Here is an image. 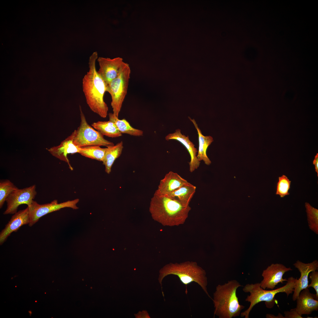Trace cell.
<instances>
[{
  "instance_id": "25",
  "label": "cell",
  "mask_w": 318,
  "mask_h": 318,
  "mask_svg": "<svg viewBox=\"0 0 318 318\" xmlns=\"http://www.w3.org/2000/svg\"><path fill=\"white\" fill-rule=\"evenodd\" d=\"M18 188L8 180H1L0 182V208L2 207L4 202L9 195Z\"/></svg>"
},
{
  "instance_id": "3",
  "label": "cell",
  "mask_w": 318,
  "mask_h": 318,
  "mask_svg": "<svg viewBox=\"0 0 318 318\" xmlns=\"http://www.w3.org/2000/svg\"><path fill=\"white\" fill-rule=\"evenodd\" d=\"M242 286L235 280L216 286L212 299L215 308L214 316L219 318H232L240 315L245 307L239 304L236 290Z\"/></svg>"
},
{
  "instance_id": "6",
  "label": "cell",
  "mask_w": 318,
  "mask_h": 318,
  "mask_svg": "<svg viewBox=\"0 0 318 318\" xmlns=\"http://www.w3.org/2000/svg\"><path fill=\"white\" fill-rule=\"evenodd\" d=\"M80 125L70 136L74 145L79 148L93 146L107 147L114 145L113 143L105 139L102 134L88 123L80 106Z\"/></svg>"
},
{
  "instance_id": "33",
  "label": "cell",
  "mask_w": 318,
  "mask_h": 318,
  "mask_svg": "<svg viewBox=\"0 0 318 318\" xmlns=\"http://www.w3.org/2000/svg\"><path fill=\"white\" fill-rule=\"evenodd\" d=\"M35 302H37V300H36V301H35Z\"/></svg>"
},
{
  "instance_id": "15",
  "label": "cell",
  "mask_w": 318,
  "mask_h": 318,
  "mask_svg": "<svg viewBox=\"0 0 318 318\" xmlns=\"http://www.w3.org/2000/svg\"><path fill=\"white\" fill-rule=\"evenodd\" d=\"M296 300L295 309L301 315L311 314L313 311L318 309V300L316 299L315 294L311 293L308 288L302 290Z\"/></svg>"
},
{
  "instance_id": "11",
  "label": "cell",
  "mask_w": 318,
  "mask_h": 318,
  "mask_svg": "<svg viewBox=\"0 0 318 318\" xmlns=\"http://www.w3.org/2000/svg\"><path fill=\"white\" fill-rule=\"evenodd\" d=\"M97 60L99 66L97 73L107 84L117 77L124 62L119 57L113 59L99 57Z\"/></svg>"
},
{
  "instance_id": "13",
  "label": "cell",
  "mask_w": 318,
  "mask_h": 318,
  "mask_svg": "<svg viewBox=\"0 0 318 318\" xmlns=\"http://www.w3.org/2000/svg\"><path fill=\"white\" fill-rule=\"evenodd\" d=\"M293 265L297 269L301 274L300 278L297 279L292 296L293 300L295 301L300 292L307 288L309 274L311 272L318 270V261L315 260L311 263L306 264L298 260Z\"/></svg>"
},
{
  "instance_id": "7",
  "label": "cell",
  "mask_w": 318,
  "mask_h": 318,
  "mask_svg": "<svg viewBox=\"0 0 318 318\" xmlns=\"http://www.w3.org/2000/svg\"><path fill=\"white\" fill-rule=\"evenodd\" d=\"M130 73L129 64L124 62L117 77L107 84V92L111 96L113 113L118 117L127 93Z\"/></svg>"
},
{
  "instance_id": "9",
  "label": "cell",
  "mask_w": 318,
  "mask_h": 318,
  "mask_svg": "<svg viewBox=\"0 0 318 318\" xmlns=\"http://www.w3.org/2000/svg\"><path fill=\"white\" fill-rule=\"evenodd\" d=\"M36 188L34 185L23 189L18 188L13 192L6 201L7 208L3 214H14L19 206L22 204L30 206L37 194Z\"/></svg>"
},
{
  "instance_id": "4",
  "label": "cell",
  "mask_w": 318,
  "mask_h": 318,
  "mask_svg": "<svg viewBox=\"0 0 318 318\" xmlns=\"http://www.w3.org/2000/svg\"><path fill=\"white\" fill-rule=\"evenodd\" d=\"M159 273L158 279L161 286L162 280L165 277L169 275H174L177 276L181 281L186 285V293H187V285L195 282L199 285L208 296L212 299L207 290L208 281L206 272L198 266L196 262L187 261L180 263H170L162 268Z\"/></svg>"
},
{
  "instance_id": "24",
  "label": "cell",
  "mask_w": 318,
  "mask_h": 318,
  "mask_svg": "<svg viewBox=\"0 0 318 318\" xmlns=\"http://www.w3.org/2000/svg\"><path fill=\"white\" fill-rule=\"evenodd\" d=\"M305 206L307 214L309 228L316 234H318V210L306 202Z\"/></svg>"
},
{
  "instance_id": "2",
  "label": "cell",
  "mask_w": 318,
  "mask_h": 318,
  "mask_svg": "<svg viewBox=\"0 0 318 318\" xmlns=\"http://www.w3.org/2000/svg\"><path fill=\"white\" fill-rule=\"evenodd\" d=\"M191 209L170 197L155 192L151 199L149 211L153 219L163 226H177L183 224Z\"/></svg>"
},
{
  "instance_id": "29",
  "label": "cell",
  "mask_w": 318,
  "mask_h": 318,
  "mask_svg": "<svg viewBox=\"0 0 318 318\" xmlns=\"http://www.w3.org/2000/svg\"><path fill=\"white\" fill-rule=\"evenodd\" d=\"M136 318H150L148 314L146 311H143L139 312L137 314H135Z\"/></svg>"
},
{
  "instance_id": "30",
  "label": "cell",
  "mask_w": 318,
  "mask_h": 318,
  "mask_svg": "<svg viewBox=\"0 0 318 318\" xmlns=\"http://www.w3.org/2000/svg\"><path fill=\"white\" fill-rule=\"evenodd\" d=\"M313 164L315 166V171L318 177V153H317L313 161Z\"/></svg>"
},
{
  "instance_id": "27",
  "label": "cell",
  "mask_w": 318,
  "mask_h": 318,
  "mask_svg": "<svg viewBox=\"0 0 318 318\" xmlns=\"http://www.w3.org/2000/svg\"><path fill=\"white\" fill-rule=\"evenodd\" d=\"M308 277L311 281L308 284L307 288L312 287L315 289L316 292V299L318 300V272L317 271L311 272L309 274Z\"/></svg>"
},
{
  "instance_id": "1",
  "label": "cell",
  "mask_w": 318,
  "mask_h": 318,
  "mask_svg": "<svg viewBox=\"0 0 318 318\" xmlns=\"http://www.w3.org/2000/svg\"><path fill=\"white\" fill-rule=\"evenodd\" d=\"M97 52H93L89 59V70L82 80V90L86 102L90 110L101 117L106 118L108 107L104 100L107 84L99 75L96 70Z\"/></svg>"
},
{
  "instance_id": "32",
  "label": "cell",
  "mask_w": 318,
  "mask_h": 318,
  "mask_svg": "<svg viewBox=\"0 0 318 318\" xmlns=\"http://www.w3.org/2000/svg\"><path fill=\"white\" fill-rule=\"evenodd\" d=\"M28 312H29V314L30 316H31V315L32 314V312L31 310H30V311H28Z\"/></svg>"
},
{
  "instance_id": "5",
  "label": "cell",
  "mask_w": 318,
  "mask_h": 318,
  "mask_svg": "<svg viewBox=\"0 0 318 318\" xmlns=\"http://www.w3.org/2000/svg\"><path fill=\"white\" fill-rule=\"evenodd\" d=\"M297 279V278L292 276L289 277L285 285L270 290L263 289L260 286V283H259L246 284L243 290L245 292L250 293V295L247 296L245 301L250 302V305L248 308L241 313V316L249 318V313L254 307L261 302H265L267 308H272L277 301L274 298L276 294L280 292H284L288 297L294 292Z\"/></svg>"
},
{
  "instance_id": "12",
  "label": "cell",
  "mask_w": 318,
  "mask_h": 318,
  "mask_svg": "<svg viewBox=\"0 0 318 318\" xmlns=\"http://www.w3.org/2000/svg\"><path fill=\"white\" fill-rule=\"evenodd\" d=\"M12 216L5 228L0 233V244L1 245L12 233L17 231L22 226L29 224L30 222L29 209L27 206Z\"/></svg>"
},
{
  "instance_id": "26",
  "label": "cell",
  "mask_w": 318,
  "mask_h": 318,
  "mask_svg": "<svg viewBox=\"0 0 318 318\" xmlns=\"http://www.w3.org/2000/svg\"><path fill=\"white\" fill-rule=\"evenodd\" d=\"M291 181L285 175H283L278 178V181L276 184V194L283 198L289 194V191L290 188Z\"/></svg>"
},
{
  "instance_id": "19",
  "label": "cell",
  "mask_w": 318,
  "mask_h": 318,
  "mask_svg": "<svg viewBox=\"0 0 318 318\" xmlns=\"http://www.w3.org/2000/svg\"><path fill=\"white\" fill-rule=\"evenodd\" d=\"M196 190V186L188 182L165 195L178 200L185 205L189 206Z\"/></svg>"
},
{
  "instance_id": "23",
  "label": "cell",
  "mask_w": 318,
  "mask_h": 318,
  "mask_svg": "<svg viewBox=\"0 0 318 318\" xmlns=\"http://www.w3.org/2000/svg\"><path fill=\"white\" fill-rule=\"evenodd\" d=\"M106 149V148H102L100 146H90L80 148L79 153L86 157L102 162Z\"/></svg>"
},
{
  "instance_id": "10",
  "label": "cell",
  "mask_w": 318,
  "mask_h": 318,
  "mask_svg": "<svg viewBox=\"0 0 318 318\" xmlns=\"http://www.w3.org/2000/svg\"><path fill=\"white\" fill-rule=\"evenodd\" d=\"M292 270L290 267L287 268L281 264H272L263 271V279L260 283V286L264 289H274L279 283L283 284L284 281H287L286 279L283 278V276L286 272Z\"/></svg>"
},
{
  "instance_id": "17",
  "label": "cell",
  "mask_w": 318,
  "mask_h": 318,
  "mask_svg": "<svg viewBox=\"0 0 318 318\" xmlns=\"http://www.w3.org/2000/svg\"><path fill=\"white\" fill-rule=\"evenodd\" d=\"M80 148L74 145L72 139L69 136L62 141L59 145L53 147L48 150L53 156L68 163L70 167H71L67 155L70 154L79 153Z\"/></svg>"
},
{
  "instance_id": "16",
  "label": "cell",
  "mask_w": 318,
  "mask_h": 318,
  "mask_svg": "<svg viewBox=\"0 0 318 318\" xmlns=\"http://www.w3.org/2000/svg\"><path fill=\"white\" fill-rule=\"evenodd\" d=\"M188 182L177 173L170 171L160 180L155 192L167 195Z\"/></svg>"
},
{
  "instance_id": "28",
  "label": "cell",
  "mask_w": 318,
  "mask_h": 318,
  "mask_svg": "<svg viewBox=\"0 0 318 318\" xmlns=\"http://www.w3.org/2000/svg\"><path fill=\"white\" fill-rule=\"evenodd\" d=\"M285 318H303L302 316L297 312L295 308L292 309L289 311L284 312Z\"/></svg>"
},
{
  "instance_id": "14",
  "label": "cell",
  "mask_w": 318,
  "mask_h": 318,
  "mask_svg": "<svg viewBox=\"0 0 318 318\" xmlns=\"http://www.w3.org/2000/svg\"><path fill=\"white\" fill-rule=\"evenodd\" d=\"M167 140H177L181 143L186 148L191 157V160L189 163V171L192 173L197 169L199 167L200 161L197 157V149L195 145L189 138L188 136H186L183 135L179 129H177L175 132L168 135L165 137Z\"/></svg>"
},
{
  "instance_id": "8",
  "label": "cell",
  "mask_w": 318,
  "mask_h": 318,
  "mask_svg": "<svg viewBox=\"0 0 318 318\" xmlns=\"http://www.w3.org/2000/svg\"><path fill=\"white\" fill-rule=\"evenodd\" d=\"M79 201V199L77 198L58 203V201L55 200L49 203L40 204L34 200L31 205L28 206L30 217L29 225L30 227L32 226L43 216L62 208H70L74 209H77L78 208L76 204Z\"/></svg>"
},
{
  "instance_id": "31",
  "label": "cell",
  "mask_w": 318,
  "mask_h": 318,
  "mask_svg": "<svg viewBox=\"0 0 318 318\" xmlns=\"http://www.w3.org/2000/svg\"><path fill=\"white\" fill-rule=\"evenodd\" d=\"M266 317L267 318H285V317L280 313H279L277 316H275L273 314H267Z\"/></svg>"
},
{
  "instance_id": "21",
  "label": "cell",
  "mask_w": 318,
  "mask_h": 318,
  "mask_svg": "<svg viewBox=\"0 0 318 318\" xmlns=\"http://www.w3.org/2000/svg\"><path fill=\"white\" fill-rule=\"evenodd\" d=\"M109 120L113 122L121 133H125L135 136H140L143 134V131L133 128L125 119H119L113 113L108 114Z\"/></svg>"
},
{
  "instance_id": "18",
  "label": "cell",
  "mask_w": 318,
  "mask_h": 318,
  "mask_svg": "<svg viewBox=\"0 0 318 318\" xmlns=\"http://www.w3.org/2000/svg\"><path fill=\"white\" fill-rule=\"evenodd\" d=\"M188 118L193 124L198 135L199 148L197 157L199 161L203 160L205 164L209 165L211 163V161L207 156L206 150L208 147L213 141V138L210 136L203 135L195 120L192 119L189 117Z\"/></svg>"
},
{
  "instance_id": "20",
  "label": "cell",
  "mask_w": 318,
  "mask_h": 318,
  "mask_svg": "<svg viewBox=\"0 0 318 318\" xmlns=\"http://www.w3.org/2000/svg\"><path fill=\"white\" fill-rule=\"evenodd\" d=\"M123 148L122 141L115 145L106 148L103 164L105 166V171L108 174L111 172V168L115 160L121 155Z\"/></svg>"
},
{
  "instance_id": "22",
  "label": "cell",
  "mask_w": 318,
  "mask_h": 318,
  "mask_svg": "<svg viewBox=\"0 0 318 318\" xmlns=\"http://www.w3.org/2000/svg\"><path fill=\"white\" fill-rule=\"evenodd\" d=\"M92 126L103 135L110 138H117L122 135L115 124L112 122L98 121L93 123Z\"/></svg>"
}]
</instances>
